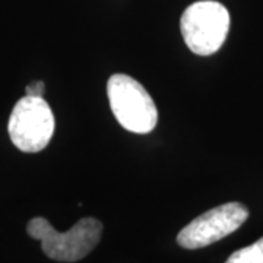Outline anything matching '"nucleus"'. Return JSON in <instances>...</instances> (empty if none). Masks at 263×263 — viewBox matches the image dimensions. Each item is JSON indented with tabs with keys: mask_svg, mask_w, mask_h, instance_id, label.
I'll use <instances>...</instances> for the list:
<instances>
[{
	"mask_svg": "<svg viewBox=\"0 0 263 263\" xmlns=\"http://www.w3.org/2000/svg\"><path fill=\"white\" fill-rule=\"evenodd\" d=\"M31 238L41 243V250L56 262L73 263L82 260L101 240L103 224L95 218H82L66 233H59L43 216H35L27 224Z\"/></svg>",
	"mask_w": 263,
	"mask_h": 263,
	"instance_id": "nucleus-1",
	"label": "nucleus"
},
{
	"mask_svg": "<svg viewBox=\"0 0 263 263\" xmlns=\"http://www.w3.org/2000/svg\"><path fill=\"white\" fill-rule=\"evenodd\" d=\"M108 101L117 122L133 133H149L158 122L152 97L136 79L116 73L107 84Z\"/></svg>",
	"mask_w": 263,
	"mask_h": 263,
	"instance_id": "nucleus-2",
	"label": "nucleus"
},
{
	"mask_svg": "<svg viewBox=\"0 0 263 263\" xmlns=\"http://www.w3.org/2000/svg\"><path fill=\"white\" fill-rule=\"evenodd\" d=\"M180 28L189 50L199 56H209L216 53L226 41L230 13L214 0L196 2L183 12Z\"/></svg>",
	"mask_w": 263,
	"mask_h": 263,
	"instance_id": "nucleus-3",
	"label": "nucleus"
},
{
	"mask_svg": "<svg viewBox=\"0 0 263 263\" xmlns=\"http://www.w3.org/2000/svg\"><path fill=\"white\" fill-rule=\"evenodd\" d=\"M12 143L22 152H40L54 133V116L43 97L25 95L15 104L8 123Z\"/></svg>",
	"mask_w": 263,
	"mask_h": 263,
	"instance_id": "nucleus-4",
	"label": "nucleus"
},
{
	"mask_svg": "<svg viewBox=\"0 0 263 263\" xmlns=\"http://www.w3.org/2000/svg\"><path fill=\"white\" fill-rule=\"evenodd\" d=\"M247 218L249 209L238 202L219 205L189 222L177 235V243L187 250L203 249L233 234Z\"/></svg>",
	"mask_w": 263,
	"mask_h": 263,
	"instance_id": "nucleus-5",
	"label": "nucleus"
},
{
	"mask_svg": "<svg viewBox=\"0 0 263 263\" xmlns=\"http://www.w3.org/2000/svg\"><path fill=\"white\" fill-rule=\"evenodd\" d=\"M226 263H263V237L231 254Z\"/></svg>",
	"mask_w": 263,
	"mask_h": 263,
	"instance_id": "nucleus-6",
	"label": "nucleus"
},
{
	"mask_svg": "<svg viewBox=\"0 0 263 263\" xmlns=\"http://www.w3.org/2000/svg\"><path fill=\"white\" fill-rule=\"evenodd\" d=\"M44 91H46V85L43 81H38V82H32L27 86L25 94L31 95V97H43Z\"/></svg>",
	"mask_w": 263,
	"mask_h": 263,
	"instance_id": "nucleus-7",
	"label": "nucleus"
}]
</instances>
